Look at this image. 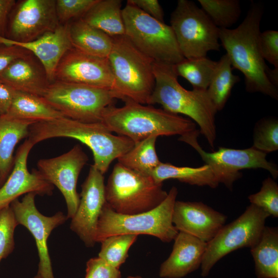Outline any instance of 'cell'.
<instances>
[{
  "instance_id": "obj_1",
  "label": "cell",
  "mask_w": 278,
  "mask_h": 278,
  "mask_svg": "<svg viewBox=\"0 0 278 278\" xmlns=\"http://www.w3.org/2000/svg\"><path fill=\"white\" fill-rule=\"evenodd\" d=\"M263 12L262 5L252 2L245 18L237 27L220 29L219 40L233 68L244 74L246 91L259 92L277 99V88L267 77L269 67L262 57L259 46Z\"/></svg>"
},
{
  "instance_id": "obj_2",
  "label": "cell",
  "mask_w": 278,
  "mask_h": 278,
  "mask_svg": "<svg viewBox=\"0 0 278 278\" xmlns=\"http://www.w3.org/2000/svg\"><path fill=\"white\" fill-rule=\"evenodd\" d=\"M77 140L92 151L95 166L103 175L115 159L134 145L130 138L114 135L101 122L85 123L66 117L36 123L29 128L28 140L34 145L54 137Z\"/></svg>"
},
{
  "instance_id": "obj_3",
  "label": "cell",
  "mask_w": 278,
  "mask_h": 278,
  "mask_svg": "<svg viewBox=\"0 0 278 278\" xmlns=\"http://www.w3.org/2000/svg\"><path fill=\"white\" fill-rule=\"evenodd\" d=\"M153 73L155 84L148 105L158 103L169 112L189 117L198 124L200 133L214 149L218 111L207 90L184 88L178 82L175 65L154 62Z\"/></svg>"
},
{
  "instance_id": "obj_4",
  "label": "cell",
  "mask_w": 278,
  "mask_h": 278,
  "mask_svg": "<svg viewBox=\"0 0 278 278\" xmlns=\"http://www.w3.org/2000/svg\"><path fill=\"white\" fill-rule=\"evenodd\" d=\"M123 101L122 107L114 104L107 107L101 122L112 132L126 136L134 143L151 136H181L196 130V124L189 118L129 98Z\"/></svg>"
},
{
  "instance_id": "obj_5",
  "label": "cell",
  "mask_w": 278,
  "mask_h": 278,
  "mask_svg": "<svg viewBox=\"0 0 278 278\" xmlns=\"http://www.w3.org/2000/svg\"><path fill=\"white\" fill-rule=\"evenodd\" d=\"M178 193L177 188L172 186L160 205L152 210L137 214L117 213L106 203L97 225L96 242L119 234L150 235L163 242L173 240L179 232L172 220Z\"/></svg>"
},
{
  "instance_id": "obj_6",
  "label": "cell",
  "mask_w": 278,
  "mask_h": 278,
  "mask_svg": "<svg viewBox=\"0 0 278 278\" xmlns=\"http://www.w3.org/2000/svg\"><path fill=\"white\" fill-rule=\"evenodd\" d=\"M111 37L113 44L108 59L114 79V91L123 100L129 98L148 105L155 84L154 61L138 50L125 35Z\"/></svg>"
},
{
  "instance_id": "obj_7",
  "label": "cell",
  "mask_w": 278,
  "mask_h": 278,
  "mask_svg": "<svg viewBox=\"0 0 278 278\" xmlns=\"http://www.w3.org/2000/svg\"><path fill=\"white\" fill-rule=\"evenodd\" d=\"M168 193L162 183L116 163L105 185L107 204L115 212L133 215L148 212L160 205Z\"/></svg>"
},
{
  "instance_id": "obj_8",
  "label": "cell",
  "mask_w": 278,
  "mask_h": 278,
  "mask_svg": "<svg viewBox=\"0 0 278 278\" xmlns=\"http://www.w3.org/2000/svg\"><path fill=\"white\" fill-rule=\"evenodd\" d=\"M122 15L126 37L154 62L176 65L184 59L170 26L128 2Z\"/></svg>"
},
{
  "instance_id": "obj_9",
  "label": "cell",
  "mask_w": 278,
  "mask_h": 278,
  "mask_svg": "<svg viewBox=\"0 0 278 278\" xmlns=\"http://www.w3.org/2000/svg\"><path fill=\"white\" fill-rule=\"evenodd\" d=\"M42 98L64 117L85 123L101 121L105 109L121 97L112 90L55 81Z\"/></svg>"
},
{
  "instance_id": "obj_10",
  "label": "cell",
  "mask_w": 278,
  "mask_h": 278,
  "mask_svg": "<svg viewBox=\"0 0 278 278\" xmlns=\"http://www.w3.org/2000/svg\"><path fill=\"white\" fill-rule=\"evenodd\" d=\"M170 22L184 58L206 57L210 51L220 50V29L194 2L179 0Z\"/></svg>"
},
{
  "instance_id": "obj_11",
  "label": "cell",
  "mask_w": 278,
  "mask_h": 278,
  "mask_svg": "<svg viewBox=\"0 0 278 278\" xmlns=\"http://www.w3.org/2000/svg\"><path fill=\"white\" fill-rule=\"evenodd\" d=\"M269 216L263 210L251 204L239 217L224 225L207 243L200 266L201 275L207 276L217 262L229 253L256 245Z\"/></svg>"
},
{
  "instance_id": "obj_12",
  "label": "cell",
  "mask_w": 278,
  "mask_h": 278,
  "mask_svg": "<svg viewBox=\"0 0 278 278\" xmlns=\"http://www.w3.org/2000/svg\"><path fill=\"white\" fill-rule=\"evenodd\" d=\"M199 133L196 129L180 136L179 140L195 149L205 163L215 170L220 183H223L229 189L231 190L234 182L241 177L240 170L242 169L262 168L269 171L273 179L277 177V166L266 159L267 153L253 147L244 149L221 147L217 151L207 152L198 143Z\"/></svg>"
},
{
  "instance_id": "obj_13",
  "label": "cell",
  "mask_w": 278,
  "mask_h": 278,
  "mask_svg": "<svg viewBox=\"0 0 278 278\" xmlns=\"http://www.w3.org/2000/svg\"><path fill=\"white\" fill-rule=\"evenodd\" d=\"M36 195L33 193L25 194L21 201L16 199L10 206L18 225L28 229L36 241L39 258L37 274L43 278H54L47 240L53 230L63 224L67 218L62 212L51 216L41 214L36 206Z\"/></svg>"
},
{
  "instance_id": "obj_14",
  "label": "cell",
  "mask_w": 278,
  "mask_h": 278,
  "mask_svg": "<svg viewBox=\"0 0 278 278\" xmlns=\"http://www.w3.org/2000/svg\"><path fill=\"white\" fill-rule=\"evenodd\" d=\"M10 13L5 38L26 42L55 30L60 24L55 0H25Z\"/></svg>"
},
{
  "instance_id": "obj_15",
  "label": "cell",
  "mask_w": 278,
  "mask_h": 278,
  "mask_svg": "<svg viewBox=\"0 0 278 278\" xmlns=\"http://www.w3.org/2000/svg\"><path fill=\"white\" fill-rule=\"evenodd\" d=\"M88 161L87 155L77 144L62 155L38 162V170L42 177L56 186L64 197L67 219L73 218L78 208L80 201L77 192L78 179Z\"/></svg>"
},
{
  "instance_id": "obj_16",
  "label": "cell",
  "mask_w": 278,
  "mask_h": 278,
  "mask_svg": "<svg viewBox=\"0 0 278 278\" xmlns=\"http://www.w3.org/2000/svg\"><path fill=\"white\" fill-rule=\"evenodd\" d=\"M80 201L70 223L75 232L87 247L96 243L95 234L98 221L106 203L103 174L91 165L88 175L81 185Z\"/></svg>"
},
{
  "instance_id": "obj_17",
  "label": "cell",
  "mask_w": 278,
  "mask_h": 278,
  "mask_svg": "<svg viewBox=\"0 0 278 278\" xmlns=\"http://www.w3.org/2000/svg\"><path fill=\"white\" fill-rule=\"evenodd\" d=\"M78 83L112 90L114 79L108 58L83 53L73 47L61 59L54 81Z\"/></svg>"
},
{
  "instance_id": "obj_18",
  "label": "cell",
  "mask_w": 278,
  "mask_h": 278,
  "mask_svg": "<svg viewBox=\"0 0 278 278\" xmlns=\"http://www.w3.org/2000/svg\"><path fill=\"white\" fill-rule=\"evenodd\" d=\"M34 145L28 139L18 149L12 170L0 188V211L23 194L33 193L50 196L54 186L42 177L39 170L27 168L28 154Z\"/></svg>"
},
{
  "instance_id": "obj_19",
  "label": "cell",
  "mask_w": 278,
  "mask_h": 278,
  "mask_svg": "<svg viewBox=\"0 0 278 278\" xmlns=\"http://www.w3.org/2000/svg\"><path fill=\"white\" fill-rule=\"evenodd\" d=\"M227 219L223 214L202 202L176 200L172 220L178 232L207 243L224 225Z\"/></svg>"
},
{
  "instance_id": "obj_20",
  "label": "cell",
  "mask_w": 278,
  "mask_h": 278,
  "mask_svg": "<svg viewBox=\"0 0 278 278\" xmlns=\"http://www.w3.org/2000/svg\"><path fill=\"white\" fill-rule=\"evenodd\" d=\"M0 44L15 45L32 53L43 66L50 83L54 81L55 72L61 59L73 47L67 23L60 24L55 30L29 42H16L0 36Z\"/></svg>"
},
{
  "instance_id": "obj_21",
  "label": "cell",
  "mask_w": 278,
  "mask_h": 278,
  "mask_svg": "<svg viewBox=\"0 0 278 278\" xmlns=\"http://www.w3.org/2000/svg\"><path fill=\"white\" fill-rule=\"evenodd\" d=\"M173 240L169 256L160 267L161 278H183L197 270L207 246V242L182 232Z\"/></svg>"
},
{
  "instance_id": "obj_22",
  "label": "cell",
  "mask_w": 278,
  "mask_h": 278,
  "mask_svg": "<svg viewBox=\"0 0 278 278\" xmlns=\"http://www.w3.org/2000/svg\"><path fill=\"white\" fill-rule=\"evenodd\" d=\"M0 81L15 91L41 97L50 83L43 66L28 54L12 62L0 74Z\"/></svg>"
},
{
  "instance_id": "obj_23",
  "label": "cell",
  "mask_w": 278,
  "mask_h": 278,
  "mask_svg": "<svg viewBox=\"0 0 278 278\" xmlns=\"http://www.w3.org/2000/svg\"><path fill=\"white\" fill-rule=\"evenodd\" d=\"M36 123L0 116V185L13 168L15 147L22 139L28 137L30 126Z\"/></svg>"
},
{
  "instance_id": "obj_24",
  "label": "cell",
  "mask_w": 278,
  "mask_h": 278,
  "mask_svg": "<svg viewBox=\"0 0 278 278\" xmlns=\"http://www.w3.org/2000/svg\"><path fill=\"white\" fill-rule=\"evenodd\" d=\"M69 35L73 47L85 54L108 58L112 47L111 37L77 19L68 24Z\"/></svg>"
},
{
  "instance_id": "obj_25",
  "label": "cell",
  "mask_w": 278,
  "mask_h": 278,
  "mask_svg": "<svg viewBox=\"0 0 278 278\" xmlns=\"http://www.w3.org/2000/svg\"><path fill=\"white\" fill-rule=\"evenodd\" d=\"M151 177L157 183L168 179H176L181 182L200 186L216 188L220 184L216 172L208 164L198 167H181L169 163H162L153 170Z\"/></svg>"
},
{
  "instance_id": "obj_26",
  "label": "cell",
  "mask_w": 278,
  "mask_h": 278,
  "mask_svg": "<svg viewBox=\"0 0 278 278\" xmlns=\"http://www.w3.org/2000/svg\"><path fill=\"white\" fill-rule=\"evenodd\" d=\"M120 0H97L81 18L89 25L110 37L125 34Z\"/></svg>"
},
{
  "instance_id": "obj_27",
  "label": "cell",
  "mask_w": 278,
  "mask_h": 278,
  "mask_svg": "<svg viewBox=\"0 0 278 278\" xmlns=\"http://www.w3.org/2000/svg\"><path fill=\"white\" fill-rule=\"evenodd\" d=\"M257 278H278V228L265 226L256 245L250 249Z\"/></svg>"
},
{
  "instance_id": "obj_28",
  "label": "cell",
  "mask_w": 278,
  "mask_h": 278,
  "mask_svg": "<svg viewBox=\"0 0 278 278\" xmlns=\"http://www.w3.org/2000/svg\"><path fill=\"white\" fill-rule=\"evenodd\" d=\"M6 115L35 122L48 121L64 115L48 105L42 97L16 91Z\"/></svg>"
},
{
  "instance_id": "obj_29",
  "label": "cell",
  "mask_w": 278,
  "mask_h": 278,
  "mask_svg": "<svg viewBox=\"0 0 278 278\" xmlns=\"http://www.w3.org/2000/svg\"><path fill=\"white\" fill-rule=\"evenodd\" d=\"M157 136H151L138 143L117 159L124 166L142 175L151 176L161 161L155 150Z\"/></svg>"
},
{
  "instance_id": "obj_30",
  "label": "cell",
  "mask_w": 278,
  "mask_h": 278,
  "mask_svg": "<svg viewBox=\"0 0 278 278\" xmlns=\"http://www.w3.org/2000/svg\"><path fill=\"white\" fill-rule=\"evenodd\" d=\"M233 67L227 54L223 55L218 61L207 89V93L215 105L217 111L223 109L232 89L240 81L238 76L232 72Z\"/></svg>"
},
{
  "instance_id": "obj_31",
  "label": "cell",
  "mask_w": 278,
  "mask_h": 278,
  "mask_svg": "<svg viewBox=\"0 0 278 278\" xmlns=\"http://www.w3.org/2000/svg\"><path fill=\"white\" fill-rule=\"evenodd\" d=\"M217 65V61L207 57L184 58L175 65L178 76L187 80L194 89L207 90Z\"/></svg>"
},
{
  "instance_id": "obj_32",
  "label": "cell",
  "mask_w": 278,
  "mask_h": 278,
  "mask_svg": "<svg viewBox=\"0 0 278 278\" xmlns=\"http://www.w3.org/2000/svg\"><path fill=\"white\" fill-rule=\"evenodd\" d=\"M201 9L219 29H229L241 14L238 0H198Z\"/></svg>"
},
{
  "instance_id": "obj_33",
  "label": "cell",
  "mask_w": 278,
  "mask_h": 278,
  "mask_svg": "<svg viewBox=\"0 0 278 278\" xmlns=\"http://www.w3.org/2000/svg\"><path fill=\"white\" fill-rule=\"evenodd\" d=\"M137 235L119 234L109 236L101 243L98 257L112 266L119 269L126 260L128 251L137 239Z\"/></svg>"
},
{
  "instance_id": "obj_34",
  "label": "cell",
  "mask_w": 278,
  "mask_h": 278,
  "mask_svg": "<svg viewBox=\"0 0 278 278\" xmlns=\"http://www.w3.org/2000/svg\"><path fill=\"white\" fill-rule=\"evenodd\" d=\"M252 147L267 153L278 149V120L276 118H263L255 125Z\"/></svg>"
},
{
  "instance_id": "obj_35",
  "label": "cell",
  "mask_w": 278,
  "mask_h": 278,
  "mask_svg": "<svg viewBox=\"0 0 278 278\" xmlns=\"http://www.w3.org/2000/svg\"><path fill=\"white\" fill-rule=\"evenodd\" d=\"M251 204L267 213L270 216L278 217V185L271 177L262 182L259 192L248 197Z\"/></svg>"
},
{
  "instance_id": "obj_36",
  "label": "cell",
  "mask_w": 278,
  "mask_h": 278,
  "mask_svg": "<svg viewBox=\"0 0 278 278\" xmlns=\"http://www.w3.org/2000/svg\"><path fill=\"white\" fill-rule=\"evenodd\" d=\"M18 225L10 205L0 211V262L14 249V234Z\"/></svg>"
},
{
  "instance_id": "obj_37",
  "label": "cell",
  "mask_w": 278,
  "mask_h": 278,
  "mask_svg": "<svg viewBox=\"0 0 278 278\" xmlns=\"http://www.w3.org/2000/svg\"><path fill=\"white\" fill-rule=\"evenodd\" d=\"M97 0H57L56 9L59 22L81 18Z\"/></svg>"
},
{
  "instance_id": "obj_38",
  "label": "cell",
  "mask_w": 278,
  "mask_h": 278,
  "mask_svg": "<svg viewBox=\"0 0 278 278\" xmlns=\"http://www.w3.org/2000/svg\"><path fill=\"white\" fill-rule=\"evenodd\" d=\"M259 46L265 61L278 68V31L268 30L260 32Z\"/></svg>"
},
{
  "instance_id": "obj_39",
  "label": "cell",
  "mask_w": 278,
  "mask_h": 278,
  "mask_svg": "<svg viewBox=\"0 0 278 278\" xmlns=\"http://www.w3.org/2000/svg\"><path fill=\"white\" fill-rule=\"evenodd\" d=\"M119 269L108 264L98 257L90 258L86 262L84 278H121Z\"/></svg>"
},
{
  "instance_id": "obj_40",
  "label": "cell",
  "mask_w": 278,
  "mask_h": 278,
  "mask_svg": "<svg viewBox=\"0 0 278 278\" xmlns=\"http://www.w3.org/2000/svg\"><path fill=\"white\" fill-rule=\"evenodd\" d=\"M29 52L15 45L0 44V74L14 60Z\"/></svg>"
},
{
  "instance_id": "obj_41",
  "label": "cell",
  "mask_w": 278,
  "mask_h": 278,
  "mask_svg": "<svg viewBox=\"0 0 278 278\" xmlns=\"http://www.w3.org/2000/svg\"><path fill=\"white\" fill-rule=\"evenodd\" d=\"M128 2L135 6L144 13L162 22L164 21V12L157 0H128Z\"/></svg>"
},
{
  "instance_id": "obj_42",
  "label": "cell",
  "mask_w": 278,
  "mask_h": 278,
  "mask_svg": "<svg viewBox=\"0 0 278 278\" xmlns=\"http://www.w3.org/2000/svg\"><path fill=\"white\" fill-rule=\"evenodd\" d=\"M15 92V90L0 81V116L7 113Z\"/></svg>"
},
{
  "instance_id": "obj_43",
  "label": "cell",
  "mask_w": 278,
  "mask_h": 278,
  "mask_svg": "<svg viewBox=\"0 0 278 278\" xmlns=\"http://www.w3.org/2000/svg\"><path fill=\"white\" fill-rule=\"evenodd\" d=\"M16 2L14 0H0V36L5 37L8 19Z\"/></svg>"
},
{
  "instance_id": "obj_44",
  "label": "cell",
  "mask_w": 278,
  "mask_h": 278,
  "mask_svg": "<svg viewBox=\"0 0 278 278\" xmlns=\"http://www.w3.org/2000/svg\"><path fill=\"white\" fill-rule=\"evenodd\" d=\"M267 75L270 82L276 88L278 86V68L274 67L270 69L269 67L267 70Z\"/></svg>"
},
{
  "instance_id": "obj_45",
  "label": "cell",
  "mask_w": 278,
  "mask_h": 278,
  "mask_svg": "<svg viewBox=\"0 0 278 278\" xmlns=\"http://www.w3.org/2000/svg\"><path fill=\"white\" fill-rule=\"evenodd\" d=\"M127 278H142L140 276H128Z\"/></svg>"
},
{
  "instance_id": "obj_46",
  "label": "cell",
  "mask_w": 278,
  "mask_h": 278,
  "mask_svg": "<svg viewBox=\"0 0 278 278\" xmlns=\"http://www.w3.org/2000/svg\"><path fill=\"white\" fill-rule=\"evenodd\" d=\"M33 278H43L42 276H41L38 274H37V275L33 277Z\"/></svg>"
}]
</instances>
